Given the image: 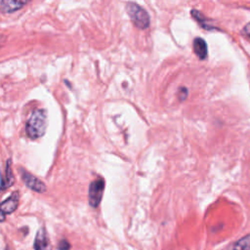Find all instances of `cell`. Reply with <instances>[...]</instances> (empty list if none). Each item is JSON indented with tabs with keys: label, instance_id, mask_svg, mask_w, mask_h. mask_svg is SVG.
Wrapping results in <instances>:
<instances>
[{
	"label": "cell",
	"instance_id": "cell-9",
	"mask_svg": "<svg viewBox=\"0 0 250 250\" xmlns=\"http://www.w3.org/2000/svg\"><path fill=\"white\" fill-rule=\"evenodd\" d=\"M228 250H250V233L231 243Z\"/></svg>",
	"mask_w": 250,
	"mask_h": 250
},
{
	"label": "cell",
	"instance_id": "cell-15",
	"mask_svg": "<svg viewBox=\"0 0 250 250\" xmlns=\"http://www.w3.org/2000/svg\"><path fill=\"white\" fill-rule=\"evenodd\" d=\"M1 39H2V38H0V40H1Z\"/></svg>",
	"mask_w": 250,
	"mask_h": 250
},
{
	"label": "cell",
	"instance_id": "cell-14",
	"mask_svg": "<svg viewBox=\"0 0 250 250\" xmlns=\"http://www.w3.org/2000/svg\"><path fill=\"white\" fill-rule=\"evenodd\" d=\"M243 33H244L246 36L250 37V22H248V23L243 27Z\"/></svg>",
	"mask_w": 250,
	"mask_h": 250
},
{
	"label": "cell",
	"instance_id": "cell-4",
	"mask_svg": "<svg viewBox=\"0 0 250 250\" xmlns=\"http://www.w3.org/2000/svg\"><path fill=\"white\" fill-rule=\"evenodd\" d=\"M21 179L28 188L39 193H43L46 191V185L42 181H40L38 178H36L35 176H33L32 174H30L29 172L22 168H21Z\"/></svg>",
	"mask_w": 250,
	"mask_h": 250
},
{
	"label": "cell",
	"instance_id": "cell-7",
	"mask_svg": "<svg viewBox=\"0 0 250 250\" xmlns=\"http://www.w3.org/2000/svg\"><path fill=\"white\" fill-rule=\"evenodd\" d=\"M26 1H15V0H2L0 1V11L2 13H14L24 5H26Z\"/></svg>",
	"mask_w": 250,
	"mask_h": 250
},
{
	"label": "cell",
	"instance_id": "cell-3",
	"mask_svg": "<svg viewBox=\"0 0 250 250\" xmlns=\"http://www.w3.org/2000/svg\"><path fill=\"white\" fill-rule=\"evenodd\" d=\"M104 190V181L103 178L94 180L89 186V204L96 208L99 206Z\"/></svg>",
	"mask_w": 250,
	"mask_h": 250
},
{
	"label": "cell",
	"instance_id": "cell-10",
	"mask_svg": "<svg viewBox=\"0 0 250 250\" xmlns=\"http://www.w3.org/2000/svg\"><path fill=\"white\" fill-rule=\"evenodd\" d=\"M13 184H14V176L12 173L10 160H8L7 164H6V168H5V177L1 184V188H8Z\"/></svg>",
	"mask_w": 250,
	"mask_h": 250
},
{
	"label": "cell",
	"instance_id": "cell-13",
	"mask_svg": "<svg viewBox=\"0 0 250 250\" xmlns=\"http://www.w3.org/2000/svg\"><path fill=\"white\" fill-rule=\"evenodd\" d=\"M187 97H188V89L185 87H181L179 89V100L183 102L187 99Z\"/></svg>",
	"mask_w": 250,
	"mask_h": 250
},
{
	"label": "cell",
	"instance_id": "cell-2",
	"mask_svg": "<svg viewBox=\"0 0 250 250\" xmlns=\"http://www.w3.org/2000/svg\"><path fill=\"white\" fill-rule=\"evenodd\" d=\"M126 12L138 28L146 29L148 27L150 22L149 15L143 7L134 2H128L126 4Z\"/></svg>",
	"mask_w": 250,
	"mask_h": 250
},
{
	"label": "cell",
	"instance_id": "cell-1",
	"mask_svg": "<svg viewBox=\"0 0 250 250\" xmlns=\"http://www.w3.org/2000/svg\"><path fill=\"white\" fill-rule=\"evenodd\" d=\"M48 125L46 110L39 108L33 110L26 121L25 133L30 139H37L44 135Z\"/></svg>",
	"mask_w": 250,
	"mask_h": 250
},
{
	"label": "cell",
	"instance_id": "cell-8",
	"mask_svg": "<svg viewBox=\"0 0 250 250\" xmlns=\"http://www.w3.org/2000/svg\"><path fill=\"white\" fill-rule=\"evenodd\" d=\"M193 51L195 55L200 59L203 60L207 57L208 54V47L206 41L201 37H196L193 40Z\"/></svg>",
	"mask_w": 250,
	"mask_h": 250
},
{
	"label": "cell",
	"instance_id": "cell-12",
	"mask_svg": "<svg viewBox=\"0 0 250 250\" xmlns=\"http://www.w3.org/2000/svg\"><path fill=\"white\" fill-rule=\"evenodd\" d=\"M70 248V244L67 240L65 239H62L59 243H58V249L59 250H68Z\"/></svg>",
	"mask_w": 250,
	"mask_h": 250
},
{
	"label": "cell",
	"instance_id": "cell-11",
	"mask_svg": "<svg viewBox=\"0 0 250 250\" xmlns=\"http://www.w3.org/2000/svg\"><path fill=\"white\" fill-rule=\"evenodd\" d=\"M191 15H192L193 19L196 20V21L199 22V24H200L203 28H205V29H213V28H215L214 26H212L211 24H209V23L206 22L205 18L203 17V15H201V13H200L199 11L193 9V10L191 11Z\"/></svg>",
	"mask_w": 250,
	"mask_h": 250
},
{
	"label": "cell",
	"instance_id": "cell-5",
	"mask_svg": "<svg viewBox=\"0 0 250 250\" xmlns=\"http://www.w3.org/2000/svg\"><path fill=\"white\" fill-rule=\"evenodd\" d=\"M19 192L15 191L10 197L0 203V222L5 221L6 215L13 213L19 205Z\"/></svg>",
	"mask_w": 250,
	"mask_h": 250
},
{
	"label": "cell",
	"instance_id": "cell-6",
	"mask_svg": "<svg viewBox=\"0 0 250 250\" xmlns=\"http://www.w3.org/2000/svg\"><path fill=\"white\" fill-rule=\"evenodd\" d=\"M33 247L34 250H52V244L44 228H40L38 229L33 242Z\"/></svg>",
	"mask_w": 250,
	"mask_h": 250
}]
</instances>
